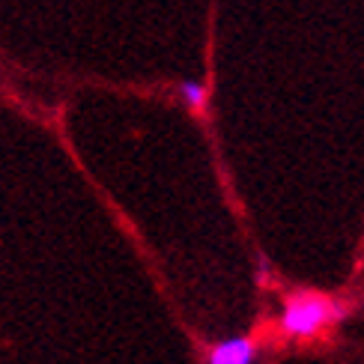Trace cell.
Masks as SVG:
<instances>
[{
	"label": "cell",
	"instance_id": "7a4b0ae2",
	"mask_svg": "<svg viewBox=\"0 0 364 364\" xmlns=\"http://www.w3.org/2000/svg\"><path fill=\"white\" fill-rule=\"evenodd\" d=\"M260 358V341L251 335L221 338L206 350V364H257Z\"/></svg>",
	"mask_w": 364,
	"mask_h": 364
},
{
	"label": "cell",
	"instance_id": "3957f363",
	"mask_svg": "<svg viewBox=\"0 0 364 364\" xmlns=\"http://www.w3.org/2000/svg\"><path fill=\"white\" fill-rule=\"evenodd\" d=\"M176 93H179V99H182V105H186L188 111H194V114H203L206 111V105H209V90H206V84L203 81H179L176 84Z\"/></svg>",
	"mask_w": 364,
	"mask_h": 364
},
{
	"label": "cell",
	"instance_id": "6da1fadb",
	"mask_svg": "<svg viewBox=\"0 0 364 364\" xmlns=\"http://www.w3.org/2000/svg\"><path fill=\"white\" fill-rule=\"evenodd\" d=\"M343 316L346 308L338 299L316 290H296L284 299L275 326L287 341H314L323 331L343 323Z\"/></svg>",
	"mask_w": 364,
	"mask_h": 364
}]
</instances>
